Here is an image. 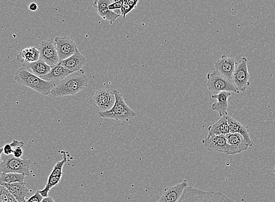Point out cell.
Segmentation results:
<instances>
[{"label":"cell","instance_id":"cell-1","mask_svg":"<svg viewBox=\"0 0 275 202\" xmlns=\"http://www.w3.org/2000/svg\"><path fill=\"white\" fill-rule=\"evenodd\" d=\"M88 81L83 70L74 72L58 83L52 91L51 95L55 97L76 95L88 86Z\"/></svg>","mask_w":275,"mask_h":202},{"label":"cell","instance_id":"cell-2","mask_svg":"<svg viewBox=\"0 0 275 202\" xmlns=\"http://www.w3.org/2000/svg\"><path fill=\"white\" fill-rule=\"evenodd\" d=\"M14 80L19 84L27 86L44 96L51 94L52 91L56 86L53 83L47 82L36 76L23 67L16 71Z\"/></svg>","mask_w":275,"mask_h":202},{"label":"cell","instance_id":"cell-3","mask_svg":"<svg viewBox=\"0 0 275 202\" xmlns=\"http://www.w3.org/2000/svg\"><path fill=\"white\" fill-rule=\"evenodd\" d=\"M178 202H234L224 193L204 191L192 186H188Z\"/></svg>","mask_w":275,"mask_h":202},{"label":"cell","instance_id":"cell-4","mask_svg":"<svg viewBox=\"0 0 275 202\" xmlns=\"http://www.w3.org/2000/svg\"><path fill=\"white\" fill-rule=\"evenodd\" d=\"M116 100L114 106L109 111L99 112V117L104 119L118 121H129L136 116V112L126 104L123 95L114 89Z\"/></svg>","mask_w":275,"mask_h":202},{"label":"cell","instance_id":"cell-5","mask_svg":"<svg viewBox=\"0 0 275 202\" xmlns=\"http://www.w3.org/2000/svg\"><path fill=\"white\" fill-rule=\"evenodd\" d=\"M1 163L0 168L2 172L19 173L26 176H30L31 161L16 158L13 154L5 155L1 150L0 153Z\"/></svg>","mask_w":275,"mask_h":202},{"label":"cell","instance_id":"cell-6","mask_svg":"<svg viewBox=\"0 0 275 202\" xmlns=\"http://www.w3.org/2000/svg\"><path fill=\"white\" fill-rule=\"evenodd\" d=\"M207 87L213 94H218L222 91L239 94L232 81L223 76L216 70L207 74Z\"/></svg>","mask_w":275,"mask_h":202},{"label":"cell","instance_id":"cell-7","mask_svg":"<svg viewBox=\"0 0 275 202\" xmlns=\"http://www.w3.org/2000/svg\"><path fill=\"white\" fill-rule=\"evenodd\" d=\"M116 98L114 89L103 88L98 89L92 97V103L95 111L105 112L114 106Z\"/></svg>","mask_w":275,"mask_h":202},{"label":"cell","instance_id":"cell-8","mask_svg":"<svg viewBox=\"0 0 275 202\" xmlns=\"http://www.w3.org/2000/svg\"><path fill=\"white\" fill-rule=\"evenodd\" d=\"M250 75L248 68V60L244 57L236 63L235 71L233 76V82L239 93L247 91L250 86Z\"/></svg>","mask_w":275,"mask_h":202},{"label":"cell","instance_id":"cell-9","mask_svg":"<svg viewBox=\"0 0 275 202\" xmlns=\"http://www.w3.org/2000/svg\"><path fill=\"white\" fill-rule=\"evenodd\" d=\"M39 51V59L51 67L56 66L59 62L54 41L51 39L45 40L37 46Z\"/></svg>","mask_w":275,"mask_h":202},{"label":"cell","instance_id":"cell-10","mask_svg":"<svg viewBox=\"0 0 275 202\" xmlns=\"http://www.w3.org/2000/svg\"><path fill=\"white\" fill-rule=\"evenodd\" d=\"M202 143L208 152L227 154L230 150V146L225 135H208L207 137L202 141Z\"/></svg>","mask_w":275,"mask_h":202},{"label":"cell","instance_id":"cell-11","mask_svg":"<svg viewBox=\"0 0 275 202\" xmlns=\"http://www.w3.org/2000/svg\"><path fill=\"white\" fill-rule=\"evenodd\" d=\"M54 43L59 62L74 55L78 49L76 43L68 37L57 36L54 39Z\"/></svg>","mask_w":275,"mask_h":202},{"label":"cell","instance_id":"cell-12","mask_svg":"<svg viewBox=\"0 0 275 202\" xmlns=\"http://www.w3.org/2000/svg\"><path fill=\"white\" fill-rule=\"evenodd\" d=\"M188 186V181L185 180L181 183L165 188L156 202H178Z\"/></svg>","mask_w":275,"mask_h":202},{"label":"cell","instance_id":"cell-13","mask_svg":"<svg viewBox=\"0 0 275 202\" xmlns=\"http://www.w3.org/2000/svg\"><path fill=\"white\" fill-rule=\"evenodd\" d=\"M236 62L235 59L229 57L223 54L219 60L215 63L214 67L216 70L222 74L223 76L227 78L228 79L232 81L233 76L235 71Z\"/></svg>","mask_w":275,"mask_h":202},{"label":"cell","instance_id":"cell-14","mask_svg":"<svg viewBox=\"0 0 275 202\" xmlns=\"http://www.w3.org/2000/svg\"><path fill=\"white\" fill-rule=\"evenodd\" d=\"M230 146L228 155H234L241 154L242 152L247 151L249 147L248 144L246 142L244 138L239 134H229L225 135Z\"/></svg>","mask_w":275,"mask_h":202},{"label":"cell","instance_id":"cell-15","mask_svg":"<svg viewBox=\"0 0 275 202\" xmlns=\"http://www.w3.org/2000/svg\"><path fill=\"white\" fill-rule=\"evenodd\" d=\"M231 96V92L227 91L213 94L211 96L212 99L216 101L211 105V109L213 111L216 112L221 118L228 116V99Z\"/></svg>","mask_w":275,"mask_h":202},{"label":"cell","instance_id":"cell-16","mask_svg":"<svg viewBox=\"0 0 275 202\" xmlns=\"http://www.w3.org/2000/svg\"><path fill=\"white\" fill-rule=\"evenodd\" d=\"M112 3L110 0H99L96 4H92L96 12L101 18L106 21L114 22L121 15L115 11L110 10L109 5Z\"/></svg>","mask_w":275,"mask_h":202},{"label":"cell","instance_id":"cell-17","mask_svg":"<svg viewBox=\"0 0 275 202\" xmlns=\"http://www.w3.org/2000/svg\"><path fill=\"white\" fill-rule=\"evenodd\" d=\"M86 62L85 57L77 49L76 53L74 55L62 60V61H60L59 64L68 69L72 73H74V72L83 70V68L84 66L85 65Z\"/></svg>","mask_w":275,"mask_h":202},{"label":"cell","instance_id":"cell-18","mask_svg":"<svg viewBox=\"0 0 275 202\" xmlns=\"http://www.w3.org/2000/svg\"><path fill=\"white\" fill-rule=\"evenodd\" d=\"M227 118L229 126H230V133L231 134H239L242 135L249 146L250 147H253L254 142L250 137V130H249L248 127L243 125L232 117L228 115Z\"/></svg>","mask_w":275,"mask_h":202},{"label":"cell","instance_id":"cell-19","mask_svg":"<svg viewBox=\"0 0 275 202\" xmlns=\"http://www.w3.org/2000/svg\"><path fill=\"white\" fill-rule=\"evenodd\" d=\"M71 73H72L70 70L59 63L57 65L52 67L50 73L40 78L47 82L53 83L56 85L60 81L64 79Z\"/></svg>","mask_w":275,"mask_h":202},{"label":"cell","instance_id":"cell-20","mask_svg":"<svg viewBox=\"0 0 275 202\" xmlns=\"http://www.w3.org/2000/svg\"><path fill=\"white\" fill-rule=\"evenodd\" d=\"M12 193L18 202H26V197L29 195V190L24 183L14 184L1 183Z\"/></svg>","mask_w":275,"mask_h":202},{"label":"cell","instance_id":"cell-21","mask_svg":"<svg viewBox=\"0 0 275 202\" xmlns=\"http://www.w3.org/2000/svg\"><path fill=\"white\" fill-rule=\"evenodd\" d=\"M17 61L23 65L38 61L39 60V51L36 47L27 48L17 56Z\"/></svg>","mask_w":275,"mask_h":202},{"label":"cell","instance_id":"cell-22","mask_svg":"<svg viewBox=\"0 0 275 202\" xmlns=\"http://www.w3.org/2000/svg\"><path fill=\"white\" fill-rule=\"evenodd\" d=\"M23 67L40 78L50 73L52 68L50 66L40 59L37 62L24 65Z\"/></svg>","mask_w":275,"mask_h":202},{"label":"cell","instance_id":"cell-23","mask_svg":"<svg viewBox=\"0 0 275 202\" xmlns=\"http://www.w3.org/2000/svg\"><path fill=\"white\" fill-rule=\"evenodd\" d=\"M208 135H227L230 134L227 116L222 117L208 129Z\"/></svg>","mask_w":275,"mask_h":202},{"label":"cell","instance_id":"cell-24","mask_svg":"<svg viewBox=\"0 0 275 202\" xmlns=\"http://www.w3.org/2000/svg\"><path fill=\"white\" fill-rule=\"evenodd\" d=\"M25 175L19 174V173L2 172L0 181L1 183L14 184L17 183H24Z\"/></svg>","mask_w":275,"mask_h":202},{"label":"cell","instance_id":"cell-25","mask_svg":"<svg viewBox=\"0 0 275 202\" xmlns=\"http://www.w3.org/2000/svg\"><path fill=\"white\" fill-rule=\"evenodd\" d=\"M60 178L55 177V176H49L47 185H46L44 189L39 190L40 194L41 195L43 198L48 197V193L50 190L54 186H57L59 184L60 181Z\"/></svg>","mask_w":275,"mask_h":202},{"label":"cell","instance_id":"cell-26","mask_svg":"<svg viewBox=\"0 0 275 202\" xmlns=\"http://www.w3.org/2000/svg\"><path fill=\"white\" fill-rule=\"evenodd\" d=\"M0 202H18L6 187L0 186Z\"/></svg>","mask_w":275,"mask_h":202},{"label":"cell","instance_id":"cell-27","mask_svg":"<svg viewBox=\"0 0 275 202\" xmlns=\"http://www.w3.org/2000/svg\"><path fill=\"white\" fill-rule=\"evenodd\" d=\"M66 162V158L65 157H63V159L61 161H59V162H57L56 165H55L50 175L55 176V177L61 178L62 176L63 167L64 166Z\"/></svg>","mask_w":275,"mask_h":202},{"label":"cell","instance_id":"cell-28","mask_svg":"<svg viewBox=\"0 0 275 202\" xmlns=\"http://www.w3.org/2000/svg\"><path fill=\"white\" fill-rule=\"evenodd\" d=\"M134 9L124 0L122 7H121L120 9L121 15L123 16V18L125 19L127 14H129Z\"/></svg>","mask_w":275,"mask_h":202},{"label":"cell","instance_id":"cell-29","mask_svg":"<svg viewBox=\"0 0 275 202\" xmlns=\"http://www.w3.org/2000/svg\"><path fill=\"white\" fill-rule=\"evenodd\" d=\"M43 199V197L40 194L39 190H37L33 196L26 200V202H41Z\"/></svg>","mask_w":275,"mask_h":202},{"label":"cell","instance_id":"cell-30","mask_svg":"<svg viewBox=\"0 0 275 202\" xmlns=\"http://www.w3.org/2000/svg\"><path fill=\"white\" fill-rule=\"evenodd\" d=\"M124 0L118 2H112V4L109 5V8L110 10L116 11L120 10L123 4Z\"/></svg>","mask_w":275,"mask_h":202},{"label":"cell","instance_id":"cell-31","mask_svg":"<svg viewBox=\"0 0 275 202\" xmlns=\"http://www.w3.org/2000/svg\"><path fill=\"white\" fill-rule=\"evenodd\" d=\"M1 150L5 155H8L13 154V148L10 144H5V145L1 148Z\"/></svg>","mask_w":275,"mask_h":202},{"label":"cell","instance_id":"cell-32","mask_svg":"<svg viewBox=\"0 0 275 202\" xmlns=\"http://www.w3.org/2000/svg\"><path fill=\"white\" fill-rule=\"evenodd\" d=\"M23 154L22 147L18 146L13 148V155L16 158H21Z\"/></svg>","mask_w":275,"mask_h":202},{"label":"cell","instance_id":"cell-33","mask_svg":"<svg viewBox=\"0 0 275 202\" xmlns=\"http://www.w3.org/2000/svg\"><path fill=\"white\" fill-rule=\"evenodd\" d=\"M127 3H128L130 6H131L133 9L137 8L139 0H124Z\"/></svg>","mask_w":275,"mask_h":202},{"label":"cell","instance_id":"cell-34","mask_svg":"<svg viewBox=\"0 0 275 202\" xmlns=\"http://www.w3.org/2000/svg\"><path fill=\"white\" fill-rule=\"evenodd\" d=\"M11 146L13 147V148H14V147H18V146H21V147H24V146L25 145V144L24 142H22V141H18L17 140H14L12 142H11L10 143Z\"/></svg>","mask_w":275,"mask_h":202},{"label":"cell","instance_id":"cell-35","mask_svg":"<svg viewBox=\"0 0 275 202\" xmlns=\"http://www.w3.org/2000/svg\"><path fill=\"white\" fill-rule=\"evenodd\" d=\"M38 8H39V5L36 2H31L28 6V9L31 11H36Z\"/></svg>","mask_w":275,"mask_h":202},{"label":"cell","instance_id":"cell-36","mask_svg":"<svg viewBox=\"0 0 275 202\" xmlns=\"http://www.w3.org/2000/svg\"><path fill=\"white\" fill-rule=\"evenodd\" d=\"M41 202H56L54 201L53 198L51 197H46L43 198Z\"/></svg>","mask_w":275,"mask_h":202},{"label":"cell","instance_id":"cell-37","mask_svg":"<svg viewBox=\"0 0 275 202\" xmlns=\"http://www.w3.org/2000/svg\"><path fill=\"white\" fill-rule=\"evenodd\" d=\"M98 1H99V0H94L93 4H96L97 2ZM110 1H111L113 2V1H114V0H110Z\"/></svg>","mask_w":275,"mask_h":202},{"label":"cell","instance_id":"cell-38","mask_svg":"<svg viewBox=\"0 0 275 202\" xmlns=\"http://www.w3.org/2000/svg\"><path fill=\"white\" fill-rule=\"evenodd\" d=\"M120 1H121V0H114V2H118Z\"/></svg>","mask_w":275,"mask_h":202},{"label":"cell","instance_id":"cell-39","mask_svg":"<svg viewBox=\"0 0 275 202\" xmlns=\"http://www.w3.org/2000/svg\"><path fill=\"white\" fill-rule=\"evenodd\" d=\"M272 172H273L274 174L275 175V167L274 169H273V171H272Z\"/></svg>","mask_w":275,"mask_h":202}]
</instances>
